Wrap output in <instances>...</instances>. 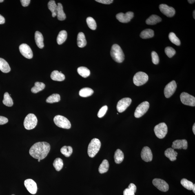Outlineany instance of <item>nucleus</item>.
Instances as JSON below:
<instances>
[{
    "instance_id": "nucleus-1",
    "label": "nucleus",
    "mask_w": 195,
    "mask_h": 195,
    "mask_svg": "<svg viewBox=\"0 0 195 195\" xmlns=\"http://www.w3.org/2000/svg\"><path fill=\"white\" fill-rule=\"evenodd\" d=\"M50 150V145L46 142H38L34 144L30 149V154L36 159H45Z\"/></svg>"
},
{
    "instance_id": "nucleus-2",
    "label": "nucleus",
    "mask_w": 195,
    "mask_h": 195,
    "mask_svg": "<svg viewBox=\"0 0 195 195\" xmlns=\"http://www.w3.org/2000/svg\"><path fill=\"white\" fill-rule=\"evenodd\" d=\"M111 55L115 61L118 63L123 62L124 60L125 55L123 50L119 45H112L110 52Z\"/></svg>"
},
{
    "instance_id": "nucleus-3",
    "label": "nucleus",
    "mask_w": 195,
    "mask_h": 195,
    "mask_svg": "<svg viewBox=\"0 0 195 195\" xmlns=\"http://www.w3.org/2000/svg\"><path fill=\"white\" fill-rule=\"evenodd\" d=\"M101 141L98 138L93 139L89 144L87 153L89 157L93 158L96 155L101 148Z\"/></svg>"
},
{
    "instance_id": "nucleus-4",
    "label": "nucleus",
    "mask_w": 195,
    "mask_h": 195,
    "mask_svg": "<svg viewBox=\"0 0 195 195\" xmlns=\"http://www.w3.org/2000/svg\"><path fill=\"white\" fill-rule=\"evenodd\" d=\"M37 118L35 115L30 114L25 117L24 125L27 130H31L35 128L37 125Z\"/></svg>"
},
{
    "instance_id": "nucleus-5",
    "label": "nucleus",
    "mask_w": 195,
    "mask_h": 195,
    "mask_svg": "<svg viewBox=\"0 0 195 195\" xmlns=\"http://www.w3.org/2000/svg\"><path fill=\"white\" fill-rule=\"evenodd\" d=\"M54 121L56 126L61 128L69 129L71 127L70 121L63 116H56L54 118Z\"/></svg>"
},
{
    "instance_id": "nucleus-6",
    "label": "nucleus",
    "mask_w": 195,
    "mask_h": 195,
    "mask_svg": "<svg viewBox=\"0 0 195 195\" xmlns=\"http://www.w3.org/2000/svg\"><path fill=\"white\" fill-rule=\"evenodd\" d=\"M148 79V76L147 74L143 72H139L135 74L133 81L137 86H140L146 83Z\"/></svg>"
},
{
    "instance_id": "nucleus-7",
    "label": "nucleus",
    "mask_w": 195,
    "mask_h": 195,
    "mask_svg": "<svg viewBox=\"0 0 195 195\" xmlns=\"http://www.w3.org/2000/svg\"><path fill=\"white\" fill-rule=\"evenodd\" d=\"M154 131L157 137L159 139H163L167 134V125L165 123L158 124L154 127Z\"/></svg>"
},
{
    "instance_id": "nucleus-8",
    "label": "nucleus",
    "mask_w": 195,
    "mask_h": 195,
    "mask_svg": "<svg viewBox=\"0 0 195 195\" xmlns=\"http://www.w3.org/2000/svg\"><path fill=\"white\" fill-rule=\"evenodd\" d=\"M150 106L148 102H143L138 105L134 112V116L136 118H140L146 113Z\"/></svg>"
},
{
    "instance_id": "nucleus-9",
    "label": "nucleus",
    "mask_w": 195,
    "mask_h": 195,
    "mask_svg": "<svg viewBox=\"0 0 195 195\" xmlns=\"http://www.w3.org/2000/svg\"><path fill=\"white\" fill-rule=\"evenodd\" d=\"M180 99L183 104L194 107L195 106V98L187 93L183 92L180 95Z\"/></svg>"
},
{
    "instance_id": "nucleus-10",
    "label": "nucleus",
    "mask_w": 195,
    "mask_h": 195,
    "mask_svg": "<svg viewBox=\"0 0 195 195\" xmlns=\"http://www.w3.org/2000/svg\"><path fill=\"white\" fill-rule=\"evenodd\" d=\"M177 87L176 82L174 80L168 84L164 89V94L165 97L167 98L171 97L175 92Z\"/></svg>"
},
{
    "instance_id": "nucleus-11",
    "label": "nucleus",
    "mask_w": 195,
    "mask_h": 195,
    "mask_svg": "<svg viewBox=\"0 0 195 195\" xmlns=\"http://www.w3.org/2000/svg\"><path fill=\"white\" fill-rule=\"evenodd\" d=\"M132 100L129 98H125L120 100L117 105V110L120 113L123 112L126 110L132 103Z\"/></svg>"
},
{
    "instance_id": "nucleus-12",
    "label": "nucleus",
    "mask_w": 195,
    "mask_h": 195,
    "mask_svg": "<svg viewBox=\"0 0 195 195\" xmlns=\"http://www.w3.org/2000/svg\"><path fill=\"white\" fill-rule=\"evenodd\" d=\"M153 184L157 188L163 192H166L169 190L168 184L165 180L160 178H155L153 181Z\"/></svg>"
},
{
    "instance_id": "nucleus-13",
    "label": "nucleus",
    "mask_w": 195,
    "mask_h": 195,
    "mask_svg": "<svg viewBox=\"0 0 195 195\" xmlns=\"http://www.w3.org/2000/svg\"><path fill=\"white\" fill-rule=\"evenodd\" d=\"M19 50L21 54L27 59H31L33 58V54L31 49L26 44L23 43L20 45Z\"/></svg>"
},
{
    "instance_id": "nucleus-14",
    "label": "nucleus",
    "mask_w": 195,
    "mask_h": 195,
    "mask_svg": "<svg viewBox=\"0 0 195 195\" xmlns=\"http://www.w3.org/2000/svg\"><path fill=\"white\" fill-rule=\"evenodd\" d=\"M159 8L162 13L168 17H172L175 14V10L173 7H169L166 4L160 5Z\"/></svg>"
},
{
    "instance_id": "nucleus-15",
    "label": "nucleus",
    "mask_w": 195,
    "mask_h": 195,
    "mask_svg": "<svg viewBox=\"0 0 195 195\" xmlns=\"http://www.w3.org/2000/svg\"><path fill=\"white\" fill-rule=\"evenodd\" d=\"M134 17V13L132 12H128L125 14L119 13L116 15V19L120 22L125 23L129 22Z\"/></svg>"
},
{
    "instance_id": "nucleus-16",
    "label": "nucleus",
    "mask_w": 195,
    "mask_h": 195,
    "mask_svg": "<svg viewBox=\"0 0 195 195\" xmlns=\"http://www.w3.org/2000/svg\"><path fill=\"white\" fill-rule=\"evenodd\" d=\"M24 185L27 190L30 193L35 194L37 191V184L35 181L31 179H28L25 180Z\"/></svg>"
},
{
    "instance_id": "nucleus-17",
    "label": "nucleus",
    "mask_w": 195,
    "mask_h": 195,
    "mask_svg": "<svg viewBox=\"0 0 195 195\" xmlns=\"http://www.w3.org/2000/svg\"><path fill=\"white\" fill-rule=\"evenodd\" d=\"M141 157L144 161L150 162L152 161L153 155L152 150L149 147L145 146L142 149Z\"/></svg>"
},
{
    "instance_id": "nucleus-18",
    "label": "nucleus",
    "mask_w": 195,
    "mask_h": 195,
    "mask_svg": "<svg viewBox=\"0 0 195 195\" xmlns=\"http://www.w3.org/2000/svg\"><path fill=\"white\" fill-rule=\"evenodd\" d=\"M172 147L174 149H183L186 150L188 147V143L187 140L185 139L176 140L173 142Z\"/></svg>"
},
{
    "instance_id": "nucleus-19",
    "label": "nucleus",
    "mask_w": 195,
    "mask_h": 195,
    "mask_svg": "<svg viewBox=\"0 0 195 195\" xmlns=\"http://www.w3.org/2000/svg\"><path fill=\"white\" fill-rule=\"evenodd\" d=\"M178 153L175 151L174 149L169 148L165 151V156L168 158L171 161H174L177 159Z\"/></svg>"
},
{
    "instance_id": "nucleus-20",
    "label": "nucleus",
    "mask_w": 195,
    "mask_h": 195,
    "mask_svg": "<svg viewBox=\"0 0 195 195\" xmlns=\"http://www.w3.org/2000/svg\"><path fill=\"white\" fill-rule=\"evenodd\" d=\"M51 78L54 81H62L65 79V76L58 71H54L51 74Z\"/></svg>"
},
{
    "instance_id": "nucleus-21",
    "label": "nucleus",
    "mask_w": 195,
    "mask_h": 195,
    "mask_svg": "<svg viewBox=\"0 0 195 195\" xmlns=\"http://www.w3.org/2000/svg\"><path fill=\"white\" fill-rule=\"evenodd\" d=\"M36 43L40 49H42L44 46L42 34L39 31H36L35 34Z\"/></svg>"
},
{
    "instance_id": "nucleus-22",
    "label": "nucleus",
    "mask_w": 195,
    "mask_h": 195,
    "mask_svg": "<svg viewBox=\"0 0 195 195\" xmlns=\"http://www.w3.org/2000/svg\"><path fill=\"white\" fill-rule=\"evenodd\" d=\"M162 20V18L159 16L155 15V14H153L146 20V23L147 25H154L160 22Z\"/></svg>"
},
{
    "instance_id": "nucleus-23",
    "label": "nucleus",
    "mask_w": 195,
    "mask_h": 195,
    "mask_svg": "<svg viewBox=\"0 0 195 195\" xmlns=\"http://www.w3.org/2000/svg\"><path fill=\"white\" fill-rule=\"evenodd\" d=\"M87 42L84 34L83 32H80L77 37V44L80 48H83L86 46Z\"/></svg>"
},
{
    "instance_id": "nucleus-24",
    "label": "nucleus",
    "mask_w": 195,
    "mask_h": 195,
    "mask_svg": "<svg viewBox=\"0 0 195 195\" xmlns=\"http://www.w3.org/2000/svg\"><path fill=\"white\" fill-rule=\"evenodd\" d=\"M57 10L58 19L60 21L64 20L66 19V15L64 12L62 5L61 3H58Z\"/></svg>"
},
{
    "instance_id": "nucleus-25",
    "label": "nucleus",
    "mask_w": 195,
    "mask_h": 195,
    "mask_svg": "<svg viewBox=\"0 0 195 195\" xmlns=\"http://www.w3.org/2000/svg\"><path fill=\"white\" fill-rule=\"evenodd\" d=\"M154 36V30L150 29H146L143 30L140 34V37L143 39H150L153 37Z\"/></svg>"
},
{
    "instance_id": "nucleus-26",
    "label": "nucleus",
    "mask_w": 195,
    "mask_h": 195,
    "mask_svg": "<svg viewBox=\"0 0 195 195\" xmlns=\"http://www.w3.org/2000/svg\"><path fill=\"white\" fill-rule=\"evenodd\" d=\"M0 70L5 73L10 71L11 68L8 63L2 58H0Z\"/></svg>"
},
{
    "instance_id": "nucleus-27",
    "label": "nucleus",
    "mask_w": 195,
    "mask_h": 195,
    "mask_svg": "<svg viewBox=\"0 0 195 195\" xmlns=\"http://www.w3.org/2000/svg\"><path fill=\"white\" fill-rule=\"evenodd\" d=\"M114 158L115 162L116 163L118 164L121 163L124 159L123 153L120 149H117L115 153Z\"/></svg>"
},
{
    "instance_id": "nucleus-28",
    "label": "nucleus",
    "mask_w": 195,
    "mask_h": 195,
    "mask_svg": "<svg viewBox=\"0 0 195 195\" xmlns=\"http://www.w3.org/2000/svg\"><path fill=\"white\" fill-rule=\"evenodd\" d=\"M48 8L52 12V17H55L57 15L58 5L56 4L55 1L51 0L48 3Z\"/></svg>"
},
{
    "instance_id": "nucleus-29",
    "label": "nucleus",
    "mask_w": 195,
    "mask_h": 195,
    "mask_svg": "<svg viewBox=\"0 0 195 195\" xmlns=\"http://www.w3.org/2000/svg\"><path fill=\"white\" fill-rule=\"evenodd\" d=\"M94 93V91L89 87L82 88L79 92V95L83 97H87L90 96Z\"/></svg>"
},
{
    "instance_id": "nucleus-30",
    "label": "nucleus",
    "mask_w": 195,
    "mask_h": 195,
    "mask_svg": "<svg viewBox=\"0 0 195 195\" xmlns=\"http://www.w3.org/2000/svg\"><path fill=\"white\" fill-rule=\"evenodd\" d=\"M67 37V33L66 31L61 30L59 33L57 38L58 44L61 45L66 41Z\"/></svg>"
},
{
    "instance_id": "nucleus-31",
    "label": "nucleus",
    "mask_w": 195,
    "mask_h": 195,
    "mask_svg": "<svg viewBox=\"0 0 195 195\" xmlns=\"http://www.w3.org/2000/svg\"><path fill=\"white\" fill-rule=\"evenodd\" d=\"M45 87V85L43 83L39 82H36L34 86L31 89V92L33 93H37L43 90Z\"/></svg>"
},
{
    "instance_id": "nucleus-32",
    "label": "nucleus",
    "mask_w": 195,
    "mask_h": 195,
    "mask_svg": "<svg viewBox=\"0 0 195 195\" xmlns=\"http://www.w3.org/2000/svg\"><path fill=\"white\" fill-rule=\"evenodd\" d=\"M77 71L78 74L83 78H87L90 75V71L86 67H78Z\"/></svg>"
},
{
    "instance_id": "nucleus-33",
    "label": "nucleus",
    "mask_w": 195,
    "mask_h": 195,
    "mask_svg": "<svg viewBox=\"0 0 195 195\" xmlns=\"http://www.w3.org/2000/svg\"><path fill=\"white\" fill-rule=\"evenodd\" d=\"M109 168V164L108 160L105 159L103 160L102 163L100 165L98 170L101 174H104L108 171Z\"/></svg>"
},
{
    "instance_id": "nucleus-34",
    "label": "nucleus",
    "mask_w": 195,
    "mask_h": 195,
    "mask_svg": "<svg viewBox=\"0 0 195 195\" xmlns=\"http://www.w3.org/2000/svg\"><path fill=\"white\" fill-rule=\"evenodd\" d=\"M3 103L4 104L8 107H12L14 103L12 98L8 93H5L4 95Z\"/></svg>"
},
{
    "instance_id": "nucleus-35",
    "label": "nucleus",
    "mask_w": 195,
    "mask_h": 195,
    "mask_svg": "<svg viewBox=\"0 0 195 195\" xmlns=\"http://www.w3.org/2000/svg\"><path fill=\"white\" fill-rule=\"evenodd\" d=\"M61 100V96L59 94H54L47 98L46 102L50 103L58 102Z\"/></svg>"
},
{
    "instance_id": "nucleus-36",
    "label": "nucleus",
    "mask_w": 195,
    "mask_h": 195,
    "mask_svg": "<svg viewBox=\"0 0 195 195\" xmlns=\"http://www.w3.org/2000/svg\"><path fill=\"white\" fill-rule=\"evenodd\" d=\"M61 152L62 154L66 157H70L72 153L73 149L70 146H64L61 149Z\"/></svg>"
},
{
    "instance_id": "nucleus-37",
    "label": "nucleus",
    "mask_w": 195,
    "mask_h": 195,
    "mask_svg": "<svg viewBox=\"0 0 195 195\" xmlns=\"http://www.w3.org/2000/svg\"><path fill=\"white\" fill-rule=\"evenodd\" d=\"M53 165L56 171H61L63 166V162L62 159L60 158H56L54 160Z\"/></svg>"
},
{
    "instance_id": "nucleus-38",
    "label": "nucleus",
    "mask_w": 195,
    "mask_h": 195,
    "mask_svg": "<svg viewBox=\"0 0 195 195\" xmlns=\"http://www.w3.org/2000/svg\"><path fill=\"white\" fill-rule=\"evenodd\" d=\"M181 184L184 187L189 190H192L194 186V184L192 182L186 178H183L181 180Z\"/></svg>"
},
{
    "instance_id": "nucleus-39",
    "label": "nucleus",
    "mask_w": 195,
    "mask_h": 195,
    "mask_svg": "<svg viewBox=\"0 0 195 195\" xmlns=\"http://www.w3.org/2000/svg\"><path fill=\"white\" fill-rule=\"evenodd\" d=\"M169 39L173 43L177 46H180L181 44L180 40L174 33L171 32L169 34Z\"/></svg>"
},
{
    "instance_id": "nucleus-40",
    "label": "nucleus",
    "mask_w": 195,
    "mask_h": 195,
    "mask_svg": "<svg viewBox=\"0 0 195 195\" xmlns=\"http://www.w3.org/2000/svg\"><path fill=\"white\" fill-rule=\"evenodd\" d=\"M86 23L89 27L91 30H95L96 28V24L95 20L92 17H89L87 18Z\"/></svg>"
},
{
    "instance_id": "nucleus-41",
    "label": "nucleus",
    "mask_w": 195,
    "mask_h": 195,
    "mask_svg": "<svg viewBox=\"0 0 195 195\" xmlns=\"http://www.w3.org/2000/svg\"><path fill=\"white\" fill-rule=\"evenodd\" d=\"M165 52L169 58H172L176 53L175 50L171 47H166L165 49Z\"/></svg>"
},
{
    "instance_id": "nucleus-42",
    "label": "nucleus",
    "mask_w": 195,
    "mask_h": 195,
    "mask_svg": "<svg viewBox=\"0 0 195 195\" xmlns=\"http://www.w3.org/2000/svg\"><path fill=\"white\" fill-rule=\"evenodd\" d=\"M107 110H108V107L107 105H105V106L102 107L98 112L97 115L98 117L102 118L104 116L105 114H106Z\"/></svg>"
},
{
    "instance_id": "nucleus-43",
    "label": "nucleus",
    "mask_w": 195,
    "mask_h": 195,
    "mask_svg": "<svg viewBox=\"0 0 195 195\" xmlns=\"http://www.w3.org/2000/svg\"><path fill=\"white\" fill-rule=\"evenodd\" d=\"M152 60L153 63L154 64H158L159 61V57L157 53L153 51L152 53Z\"/></svg>"
},
{
    "instance_id": "nucleus-44",
    "label": "nucleus",
    "mask_w": 195,
    "mask_h": 195,
    "mask_svg": "<svg viewBox=\"0 0 195 195\" xmlns=\"http://www.w3.org/2000/svg\"><path fill=\"white\" fill-rule=\"evenodd\" d=\"M124 195H135L134 191L130 188H127L125 189L123 192Z\"/></svg>"
},
{
    "instance_id": "nucleus-45",
    "label": "nucleus",
    "mask_w": 195,
    "mask_h": 195,
    "mask_svg": "<svg viewBox=\"0 0 195 195\" xmlns=\"http://www.w3.org/2000/svg\"><path fill=\"white\" fill-rule=\"evenodd\" d=\"M8 118L2 116H0V125L5 124L8 122Z\"/></svg>"
},
{
    "instance_id": "nucleus-46",
    "label": "nucleus",
    "mask_w": 195,
    "mask_h": 195,
    "mask_svg": "<svg viewBox=\"0 0 195 195\" xmlns=\"http://www.w3.org/2000/svg\"><path fill=\"white\" fill-rule=\"evenodd\" d=\"M98 2L104 4L105 5H109L112 3L113 1V0H96V1Z\"/></svg>"
},
{
    "instance_id": "nucleus-47",
    "label": "nucleus",
    "mask_w": 195,
    "mask_h": 195,
    "mask_svg": "<svg viewBox=\"0 0 195 195\" xmlns=\"http://www.w3.org/2000/svg\"><path fill=\"white\" fill-rule=\"evenodd\" d=\"M23 7H26L28 6L30 2V0H21L20 1Z\"/></svg>"
},
{
    "instance_id": "nucleus-48",
    "label": "nucleus",
    "mask_w": 195,
    "mask_h": 195,
    "mask_svg": "<svg viewBox=\"0 0 195 195\" xmlns=\"http://www.w3.org/2000/svg\"><path fill=\"white\" fill-rule=\"evenodd\" d=\"M128 188L132 189V190L134 191L135 193L136 192L137 187L134 184L131 183L129 184L128 186Z\"/></svg>"
},
{
    "instance_id": "nucleus-49",
    "label": "nucleus",
    "mask_w": 195,
    "mask_h": 195,
    "mask_svg": "<svg viewBox=\"0 0 195 195\" xmlns=\"http://www.w3.org/2000/svg\"><path fill=\"white\" fill-rule=\"evenodd\" d=\"M5 18L0 14V24H3L5 23Z\"/></svg>"
},
{
    "instance_id": "nucleus-50",
    "label": "nucleus",
    "mask_w": 195,
    "mask_h": 195,
    "mask_svg": "<svg viewBox=\"0 0 195 195\" xmlns=\"http://www.w3.org/2000/svg\"><path fill=\"white\" fill-rule=\"evenodd\" d=\"M188 2L190 4H193L195 2V1L194 0H188Z\"/></svg>"
},
{
    "instance_id": "nucleus-51",
    "label": "nucleus",
    "mask_w": 195,
    "mask_h": 195,
    "mask_svg": "<svg viewBox=\"0 0 195 195\" xmlns=\"http://www.w3.org/2000/svg\"><path fill=\"white\" fill-rule=\"evenodd\" d=\"M195 124L194 123V124L193 125V132L194 134H195Z\"/></svg>"
},
{
    "instance_id": "nucleus-52",
    "label": "nucleus",
    "mask_w": 195,
    "mask_h": 195,
    "mask_svg": "<svg viewBox=\"0 0 195 195\" xmlns=\"http://www.w3.org/2000/svg\"><path fill=\"white\" fill-rule=\"evenodd\" d=\"M193 191V192H194V193H195V184H194V186L193 187L192 190Z\"/></svg>"
},
{
    "instance_id": "nucleus-53",
    "label": "nucleus",
    "mask_w": 195,
    "mask_h": 195,
    "mask_svg": "<svg viewBox=\"0 0 195 195\" xmlns=\"http://www.w3.org/2000/svg\"><path fill=\"white\" fill-rule=\"evenodd\" d=\"M195 10H194L193 12V18H194V19H195Z\"/></svg>"
},
{
    "instance_id": "nucleus-54",
    "label": "nucleus",
    "mask_w": 195,
    "mask_h": 195,
    "mask_svg": "<svg viewBox=\"0 0 195 195\" xmlns=\"http://www.w3.org/2000/svg\"><path fill=\"white\" fill-rule=\"evenodd\" d=\"M3 0H0V3L3 2Z\"/></svg>"
},
{
    "instance_id": "nucleus-55",
    "label": "nucleus",
    "mask_w": 195,
    "mask_h": 195,
    "mask_svg": "<svg viewBox=\"0 0 195 195\" xmlns=\"http://www.w3.org/2000/svg\"><path fill=\"white\" fill-rule=\"evenodd\" d=\"M38 162H40V161H41V160L39 159H38Z\"/></svg>"
},
{
    "instance_id": "nucleus-56",
    "label": "nucleus",
    "mask_w": 195,
    "mask_h": 195,
    "mask_svg": "<svg viewBox=\"0 0 195 195\" xmlns=\"http://www.w3.org/2000/svg\"><path fill=\"white\" fill-rule=\"evenodd\" d=\"M11 195H14V194H12Z\"/></svg>"
}]
</instances>
